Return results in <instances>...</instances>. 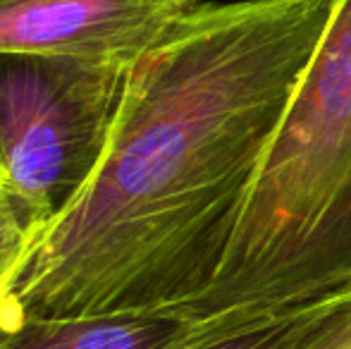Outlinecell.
I'll return each mask as SVG.
<instances>
[{"mask_svg":"<svg viewBox=\"0 0 351 349\" xmlns=\"http://www.w3.org/2000/svg\"><path fill=\"white\" fill-rule=\"evenodd\" d=\"M330 0H208L130 67L101 158L29 247L24 316L189 318ZM194 321V318H191Z\"/></svg>","mask_w":351,"mask_h":349,"instance_id":"1","label":"cell"},{"mask_svg":"<svg viewBox=\"0 0 351 349\" xmlns=\"http://www.w3.org/2000/svg\"><path fill=\"white\" fill-rule=\"evenodd\" d=\"M351 273V0H330L215 275L189 318L294 304Z\"/></svg>","mask_w":351,"mask_h":349,"instance_id":"2","label":"cell"},{"mask_svg":"<svg viewBox=\"0 0 351 349\" xmlns=\"http://www.w3.org/2000/svg\"><path fill=\"white\" fill-rule=\"evenodd\" d=\"M130 65L0 56V189L41 232L86 184Z\"/></svg>","mask_w":351,"mask_h":349,"instance_id":"3","label":"cell"},{"mask_svg":"<svg viewBox=\"0 0 351 349\" xmlns=\"http://www.w3.org/2000/svg\"><path fill=\"white\" fill-rule=\"evenodd\" d=\"M208 0H0V56L134 65Z\"/></svg>","mask_w":351,"mask_h":349,"instance_id":"4","label":"cell"},{"mask_svg":"<svg viewBox=\"0 0 351 349\" xmlns=\"http://www.w3.org/2000/svg\"><path fill=\"white\" fill-rule=\"evenodd\" d=\"M194 326L191 318L162 311L24 316L0 333V349H175Z\"/></svg>","mask_w":351,"mask_h":349,"instance_id":"5","label":"cell"},{"mask_svg":"<svg viewBox=\"0 0 351 349\" xmlns=\"http://www.w3.org/2000/svg\"><path fill=\"white\" fill-rule=\"evenodd\" d=\"M344 297V278L280 309L196 321L175 349H308L328 330Z\"/></svg>","mask_w":351,"mask_h":349,"instance_id":"6","label":"cell"},{"mask_svg":"<svg viewBox=\"0 0 351 349\" xmlns=\"http://www.w3.org/2000/svg\"><path fill=\"white\" fill-rule=\"evenodd\" d=\"M36 234L38 230L27 223L17 204L0 189V333L10 330L24 318L14 287Z\"/></svg>","mask_w":351,"mask_h":349,"instance_id":"7","label":"cell"},{"mask_svg":"<svg viewBox=\"0 0 351 349\" xmlns=\"http://www.w3.org/2000/svg\"><path fill=\"white\" fill-rule=\"evenodd\" d=\"M308 349H351V273L344 278V297L337 316Z\"/></svg>","mask_w":351,"mask_h":349,"instance_id":"8","label":"cell"}]
</instances>
